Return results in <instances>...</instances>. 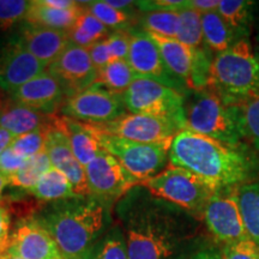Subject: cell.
I'll list each match as a JSON object with an SVG mask.
<instances>
[{
    "instance_id": "obj_1",
    "label": "cell",
    "mask_w": 259,
    "mask_h": 259,
    "mask_svg": "<svg viewBox=\"0 0 259 259\" xmlns=\"http://www.w3.org/2000/svg\"><path fill=\"white\" fill-rule=\"evenodd\" d=\"M128 259H190L198 222L189 212L135 187L118 206Z\"/></svg>"
},
{
    "instance_id": "obj_2",
    "label": "cell",
    "mask_w": 259,
    "mask_h": 259,
    "mask_svg": "<svg viewBox=\"0 0 259 259\" xmlns=\"http://www.w3.org/2000/svg\"><path fill=\"white\" fill-rule=\"evenodd\" d=\"M169 164L191 171L215 191L240 186L258 176L255 162L245 149L189 130L180 131L171 141Z\"/></svg>"
},
{
    "instance_id": "obj_3",
    "label": "cell",
    "mask_w": 259,
    "mask_h": 259,
    "mask_svg": "<svg viewBox=\"0 0 259 259\" xmlns=\"http://www.w3.org/2000/svg\"><path fill=\"white\" fill-rule=\"evenodd\" d=\"M36 219L50 232L63 259H87L95 242L109 229L108 209L94 198L57 202Z\"/></svg>"
},
{
    "instance_id": "obj_4",
    "label": "cell",
    "mask_w": 259,
    "mask_h": 259,
    "mask_svg": "<svg viewBox=\"0 0 259 259\" xmlns=\"http://www.w3.org/2000/svg\"><path fill=\"white\" fill-rule=\"evenodd\" d=\"M208 89L228 107L259 99V59L246 38L213 57Z\"/></svg>"
},
{
    "instance_id": "obj_5",
    "label": "cell",
    "mask_w": 259,
    "mask_h": 259,
    "mask_svg": "<svg viewBox=\"0 0 259 259\" xmlns=\"http://www.w3.org/2000/svg\"><path fill=\"white\" fill-rule=\"evenodd\" d=\"M185 96L186 130L231 147H241L242 135L232 107L226 106L211 90Z\"/></svg>"
},
{
    "instance_id": "obj_6",
    "label": "cell",
    "mask_w": 259,
    "mask_h": 259,
    "mask_svg": "<svg viewBox=\"0 0 259 259\" xmlns=\"http://www.w3.org/2000/svg\"><path fill=\"white\" fill-rule=\"evenodd\" d=\"M139 186L151 196L173 204L199 221H202L204 209L215 192L191 171L170 164L157 176L142 181Z\"/></svg>"
},
{
    "instance_id": "obj_7",
    "label": "cell",
    "mask_w": 259,
    "mask_h": 259,
    "mask_svg": "<svg viewBox=\"0 0 259 259\" xmlns=\"http://www.w3.org/2000/svg\"><path fill=\"white\" fill-rule=\"evenodd\" d=\"M88 127L100 147L114 156L141 183L157 176L169 163V149L173 139L161 143H139L106 134L92 125Z\"/></svg>"
},
{
    "instance_id": "obj_8",
    "label": "cell",
    "mask_w": 259,
    "mask_h": 259,
    "mask_svg": "<svg viewBox=\"0 0 259 259\" xmlns=\"http://www.w3.org/2000/svg\"><path fill=\"white\" fill-rule=\"evenodd\" d=\"M130 114H148L164 118L186 130L185 94L156 80L136 77L122 95Z\"/></svg>"
},
{
    "instance_id": "obj_9",
    "label": "cell",
    "mask_w": 259,
    "mask_h": 259,
    "mask_svg": "<svg viewBox=\"0 0 259 259\" xmlns=\"http://www.w3.org/2000/svg\"><path fill=\"white\" fill-rule=\"evenodd\" d=\"M202 221L218 244H235L250 236L239 203V186L216 190L204 209Z\"/></svg>"
},
{
    "instance_id": "obj_10",
    "label": "cell",
    "mask_w": 259,
    "mask_h": 259,
    "mask_svg": "<svg viewBox=\"0 0 259 259\" xmlns=\"http://www.w3.org/2000/svg\"><path fill=\"white\" fill-rule=\"evenodd\" d=\"M84 168L90 197L106 206L122 199L141 184L120 162L102 148L97 156Z\"/></svg>"
},
{
    "instance_id": "obj_11",
    "label": "cell",
    "mask_w": 259,
    "mask_h": 259,
    "mask_svg": "<svg viewBox=\"0 0 259 259\" xmlns=\"http://www.w3.org/2000/svg\"><path fill=\"white\" fill-rule=\"evenodd\" d=\"M125 111L122 95L108 92L96 83L67 97L61 107L65 116L89 125L113 121L125 115Z\"/></svg>"
},
{
    "instance_id": "obj_12",
    "label": "cell",
    "mask_w": 259,
    "mask_h": 259,
    "mask_svg": "<svg viewBox=\"0 0 259 259\" xmlns=\"http://www.w3.org/2000/svg\"><path fill=\"white\" fill-rule=\"evenodd\" d=\"M92 126L106 134L139 143L171 141L177 134L183 131L176 122L148 114H125L106 124Z\"/></svg>"
},
{
    "instance_id": "obj_13",
    "label": "cell",
    "mask_w": 259,
    "mask_h": 259,
    "mask_svg": "<svg viewBox=\"0 0 259 259\" xmlns=\"http://www.w3.org/2000/svg\"><path fill=\"white\" fill-rule=\"evenodd\" d=\"M130 34L131 40L126 61L136 76L156 80L185 94L184 84L168 71L161 57L160 50L150 34L145 30L130 31Z\"/></svg>"
},
{
    "instance_id": "obj_14",
    "label": "cell",
    "mask_w": 259,
    "mask_h": 259,
    "mask_svg": "<svg viewBox=\"0 0 259 259\" xmlns=\"http://www.w3.org/2000/svg\"><path fill=\"white\" fill-rule=\"evenodd\" d=\"M47 71L61 83L67 97L89 88L97 80V70L90 59L88 48L73 44L66 47Z\"/></svg>"
},
{
    "instance_id": "obj_15",
    "label": "cell",
    "mask_w": 259,
    "mask_h": 259,
    "mask_svg": "<svg viewBox=\"0 0 259 259\" xmlns=\"http://www.w3.org/2000/svg\"><path fill=\"white\" fill-rule=\"evenodd\" d=\"M6 253L22 259H63L54 239L36 218L22 219L16 225Z\"/></svg>"
},
{
    "instance_id": "obj_16",
    "label": "cell",
    "mask_w": 259,
    "mask_h": 259,
    "mask_svg": "<svg viewBox=\"0 0 259 259\" xmlns=\"http://www.w3.org/2000/svg\"><path fill=\"white\" fill-rule=\"evenodd\" d=\"M47 70L22 46L17 37L0 44V89L10 93Z\"/></svg>"
},
{
    "instance_id": "obj_17",
    "label": "cell",
    "mask_w": 259,
    "mask_h": 259,
    "mask_svg": "<svg viewBox=\"0 0 259 259\" xmlns=\"http://www.w3.org/2000/svg\"><path fill=\"white\" fill-rule=\"evenodd\" d=\"M10 99L46 115H54L67 99L61 83L46 70L9 93Z\"/></svg>"
},
{
    "instance_id": "obj_18",
    "label": "cell",
    "mask_w": 259,
    "mask_h": 259,
    "mask_svg": "<svg viewBox=\"0 0 259 259\" xmlns=\"http://www.w3.org/2000/svg\"><path fill=\"white\" fill-rule=\"evenodd\" d=\"M45 151L50 157L52 167L60 170L71 181L77 196L80 198L90 197L85 168L74 156L66 134L57 126V119L56 126L47 135Z\"/></svg>"
},
{
    "instance_id": "obj_19",
    "label": "cell",
    "mask_w": 259,
    "mask_h": 259,
    "mask_svg": "<svg viewBox=\"0 0 259 259\" xmlns=\"http://www.w3.org/2000/svg\"><path fill=\"white\" fill-rule=\"evenodd\" d=\"M18 41L31 56L48 67L71 44L66 31L38 27L24 22L17 34Z\"/></svg>"
},
{
    "instance_id": "obj_20",
    "label": "cell",
    "mask_w": 259,
    "mask_h": 259,
    "mask_svg": "<svg viewBox=\"0 0 259 259\" xmlns=\"http://www.w3.org/2000/svg\"><path fill=\"white\" fill-rule=\"evenodd\" d=\"M56 119L57 116L46 115L10 99L0 111V127L19 137L40 128L54 127Z\"/></svg>"
},
{
    "instance_id": "obj_21",
    "label": "cell",
    "mask_w": 259,
    "mask_h": 259,
    "mask_svg": "<svg viewBox=\"0 0 259 259\" xmlns=\"http://www.w3.org/2000/svg\"><path fill=\"white\" fill-rule=\"evenodd\" d=\"M57 126L66 134L74 156L83 167H87L101 150L99 142L88 125L67 116H57Z\"/></svg>"
},
{
    "instance_id": "obj_22",
    "label": "cell",
    "mask_w": 259,
    "mask_h": 259,
    "mask_svg": "<svg viewBox=\"0 0 259 259\" xmlns=\"http://www.w3.org/2000/svg\"><path fill=\"white\" fill-rule=\"evenodd\" d=\"M150 36L157 45L168 71L189 88L192 67V48L184 45L178 38L162 37L153 34H150Z\"/></svg>"
},
{
    "instance_id": "obj_23",
    "label": "cell",
    "mask_w": 259,
    "mask_h": 259,
    "mask_svg": "<svg viewBox=\"0 0 259 259\" xmlns=\"http://www.w3.org/2000/svg\"><path fill=\"white\" fill-rule=\"evenodd\" d=\"M85 3L80 2L78 9L59 10L47 5L44 0H31L24 22L54 30L67 31L83 12Z\"/></svg>"
},
{
    "instance_id": "obj_24",
    "label": "cell",
    "mask_w": 259,
    "mask_h": 259,
    "mask_svg": "<svg viewBox=\"0 0 259 259\" xmlns=\"http://www.w3.org/2000/svg\"><path fill=\"white\" fill-rule=\"evenodd\" d=\"M27 193L38 202H63L80 198L74 192L72 184L60 170L52 167Z\"/></svg>"
},
{
    "instance_id": "obj_25",
    "label": "cell",
    "mask_w": 259,
    "mask_h": 259,
    "mask_svg": "<svg viewBox=\"0 0 259 259\" xmlns=\"http://www.w3.org/2000/svg\"><path fill=\"white\" fill-rule=\"evenodd\" d=\"M239 203L247 234L259 246V174L239 186Z\"/></svg>"
},
{
    "instance_id": "obj_26",
    "label": "cell",
    "mask_w": 259,
    "mask_h": 259,
    "mask_svg": "<svg viewBox=\"0 0 259 259\" xmlns=\"http://www.w3.org/2000/svg\"><path fill=\"white\" fill-rule=\"evenodd\" d=\"M202 28L203 42L218 53L227 51L239 41L218 11L202 14Z\"/></svg>"
},
{
    "instance_id": "obj_27",
    "label": "cell",
    "mask_w": 259,
    "mask_h": 259,
    "mask_svg": "<svg viewBox=\"0 0 259 259\" xmlns=\"http://www.w3.org/2000/svg\"><path fill=\"white\" fill-rule=\"evenodd\" d=\"M66 34L71 44L83 48H89L96 42L108 37L111 32L108 28L105 27L84 8L76 23L66 31Z\"/></svg>"
},
{
    "instance_id": "obj_28",
    "label": "cell",
    "mask_w": 259,
    "mask_h": 259,
    "mask_svg": "<svg viewBox=\"0 0 259 259\" xmlns=\"http://www.w3.org/2000/svg\"><path fill=\"white\" fill-rule=\"evenodd\" d=\"M253 2L247 0H220L218 12L232 29L238 40L250 32Z\"/></svg>"
},
{
    "instance_id": "obj_29",
    "label": "cell",
    "mask_w": 259,
    "mask_h": 259,
    "mask_svg": "<svg viewBox=\"0 0 259 259\" xmlns=\"http://www.w3.org/2000/svg\"><path fill=\"white\" fill-rule=\"evenodd\" d=\"M136 77L127 61L116 59L97 71L96 84L116 95H124Z\"/></svg>"
},
{
    "instance_id": "obj_30",
    "label": "cell",
    "mask_w": 259,
    "mask_h": 259,
    "mask_svg": "<svg viewBox=\"0 0 259 259\" xmlns=\"http://www.w3.org/2000/svg\"><path fill=\"white\" fill-rule=\"evenodd\" d=\"M52 168L50 157L45 153H41L36 156L30 157L28 160L25 166L16 171L15 174L8 177L9 186L15 187V189L23 190L28 192L31 187H34L37 184V181L41 179L45 174Z\"/></svg>"
},
{
    "instance_id": "obj_31",
    "label": "cell",
    "mask_w": 259,
    "mask_h": 259,
    "mask_svg": "<svg viewBox=\"0 0 259 259\" xmlns=\"http://www.w3.org/2000/svg\"><path fill=\"white\" fill-rule=\"evenodd\" d=\"M87 259H128L124 233L120 226L109 228L95 242Z\"/></svg>"
},
{
    "instance_id": "obj_32",
    "label": "cell",
    "mask_w": 259,
    "mask_h": 259,
    "mask_svg": "<svg viewBox=\"0 0 259 259\" xmlns=\"http://www.w3.org/2000/svg\"><path fill=\"white\" fill-rule=\"evenodd\" d=\"M177 38L190 48H199L203 44L202 14L189 6L179 11V27Z\"/></svg>"
},
{
    "instance_id": "obj_33",
    "label": "cell",
    "mask_w": 259,
    "mask_h": 259,
    "mask_svg": "<svg viewBox=\"0 0 259 259\" xmlns=\"http://www.w3.org/2000/svg\"><path fill=\"white\" fill-rule=\"evenodd\" d=\"M142 25L149 34L177 38L178 27H179V11L144 12Z\"/></svg>"
},
{
    "instance_id": "obj_34",
    "label": "cell",
    "mask_w": 259,
    "mask_h": 259,
    "mask_svg": "<svg viewBox=\"0 0 259 259\" xmlns=\"http://www.w3.org/2000/svg\"><path fill=\"white\" fill-rule=\"evenodd\" d=\"M242 138L247 139L252 147L259 151V99L247 105L232 107Z\"/></svg>"
},
{
    "instance_id": "obj_35",
    "label": "cell",
    "mask_w": 259,
    "mask_h": 259,
    "mask_svg": "<svg viewBox=\"0 0 259 259\" xmlns=\"http://www.w3.org/2000/svg\"><path fill=\"white\" fill-rule=\"evenodd\" d=\"M84 8L108 29L124 30V28L128 25V12L113 8V6L107 4L106 0H103V2H87Z\"/></svg>"
},
{
    "instance_id": "obj_36",
    "label": "cell",
    "mask_w": 259,
    "mask_h": 259,
    "mask_svg": "<svg viewBox=\"0 0 259 259\" xmlns=\"http://www.w3.org/2000/svg\"><path fill=\"white\" fill-rule=\"evenodd\" d=\"M210 57L204 48H192V67H191V77L189 89L192 92H200L208 89L210 71H211Z\"/></svg>"
},
{
    "instance_id": "obj_37",
    "label": "cell",
    "mask_w": 259,
    "mask_h": 259,
    "mask_svg": "<svg viewBox=\"0 0 259 259\" xmlns=\"http://www.w3.org/2000/svg\"><path fill=\"white\" fill-rule=\"evenodd\" d=\"M52 128H40L36 130V131L29 132V134L16 137L15 141L12 142L11 148L15 151H17L18 154H21L22 156L27 158L34 157L38 154L45 153L47 135Z\"/></svg>"
},
{
    "instance_id": "obj_38",
    "label": "cell",
    "mask_w": 259,
    "mask_h": 259,
    "mask_svg": "<svg viewBox=\"0 0 259 259\" xmlns=\"http://www.w3.org/2000/svg\"><path fill=\"white\" fill-rule=\"evenodd\" d=\"M30 2L0 0V30L6 31L25 21Z\"/></svg>"
},
{
    "instance_id": "obj_39",
    "label": "cell",
    "mask_w": 259,
    "mask_h": 259,
    "mask_svg": "<svg viewBox=\"0 0 259 259\" xmlns=\"http://www.w3.org/2000/svg\"><path fill=\"white\" fill-rule=\"evenodd\" d=\"M222 259H259V246L250 238L223 246Z\"/></svg>"
},
{
    "instance_id": "obj_40",
    "label": "cell",
    "mask_w": 259,
    "mask_h": 259,
    "mask_svg": "<svg viewBox=\"0 0 259 259\" xmlns=\"http://www.w3.org/2000/svg\"><path fill=\"white\" fill-rule=\"evenodd\" d=\"M130 40H131V34L126 30H115L106 38V42L108 45L109 51H111L113 59L126 60L128 54Z\"/></svg>"
},
{
    "instance_id": "obj_41",
    "label": "cell",
    "mask_w": 259,
    "mask_h": 259,
    "mask_svg": "<svg viewBox=\"0 0 259 259\" xmlns=\"http://www.w3.org/2000/svg\"><path fill=\"white\" fill-rule=\"evenodd\" d=\"M29 158L22 156L11 147L6 149L3 154H0V174L6 178L15 174L16 171L22 169L25 166Z\"/></svg>"
},
{
    "instance_id": "obj_42",
    "label": "cell",
    "mask_w": 259,
    "mask_h": 259,
    "mask_svg": "<svg viewBox=\"0 0 259 259\" xmlns=\"http://www.w3.org/2000/svg\"><path fill=\"white\" fill-rule=\"evenodd\" d=\"M136 6L144 12L151 11H180L189 6V0H150V2H136Z\"/></svg>"
},
{
    "instance_id": "obj_43",
    "label": "cell",
    "mask_w": 259,
    "mask_h": 259,
    "mask_svg": "<svg viewBox=\"0 0 259 259\" xmlns=\"http://www.w3.org/2000/svg\"><path fill=\"white\" fill-rule=\"evenodd\" d=\"M88 52L90 59H92L94 66H95L97 71L101 70L102 67H105L106 65H108L111 61L114 60L108 48V45L106 42V38L90 46L88 48Z\"/></svg>"
},
{
    "instance_id": "obj_44",
    "label": "cell",
    "mask_w": 259,
    "mask_h": 259,
    "mask_svg": "<svg viewBox=\"0 0 259 259\" xmlns=\"http://www.w3.org/2000/svg\"><path fill=\"white\" fill-rule=\"evenodd\" d=\"M10 228H11V213L10 208L4 202H0V252L5 253L10 241Z\"/></svg>"
},
{
    "instance_id": "obj_45",
    "label": "cell",
    "mask_w": 259,
    "mask_h": 259,
    "mask_svg": "<svg viewBox=\"0 0 259 259\" xmlns=\"http://www.w3.org/2000/svg\"><path fill=\"white\" fill-rule=\"evenodd\" d=\"M220 0H190V6L199 14L218 11Z\"/></svg>"
},
{
    "instance_id": "obj_46",
    "label": "cell",
    "mask_w": 259,
    "mask_h": 259,
    "mask_svg": "<svg viewBox=\"0 0 259 259\" xmlns=\"http://www.w3.org/2000/svg\"><path fill=\"white\" fill-rule=\"evenodd\" d=\"M16 139V136H14L8 130L0 127V154H3L6 149L11 147L12 142Z\"/></svg>"
},
{
    "instance_id": "obj_47",
    "label": "cell",
    "mask_w": 259,
    "mask_h": 259,
    "mask_svg": "<svg viewBox=\"0 0 259 259\" xmlns=\"http://www.w3.org/2000/svg\"><path fill=\"white\" fill-rule=\"evenodd\" d=\"M190 259H222V255L221 251L216 250V248H204V250L197 252Z\"/></svg>"
},
{
    "instance_id": "obj_48",
    "label": "cell",
    "mask_w": 259,
    "mask_h": 259,
    "mask_svg": "<svg viewBox=\"0 0 259 259\" xmlns=\"http://www.w3.org/2000/svg\"><path fill=\"white\" fill-rule=\"evenodd\" d=\"M106 3L108 5L113 6V8L118 9V10H121V11H126V9H130L132 8V6H135L136 2H130V0H106Z\"/></svg>"
},
{
    "instance_id": "obj_49",
    "label": "cell",
    "mask_w": 259,
    "mask_h": 259,
    "mask_svg": "<svg viewBox=\"0 0 259 259\" xmlns=\"http://www.w3.org/2000/svg\"><path fill=\"white\" fill-rule=\"evenodd\" d=\"M6 186H9L8 178L3 176V174H0V202H2V198H3V191L5 190Z\"/></svg>"
},
{
    "instance_id": "obj_50",
    "label": "cell",
    "mask_w": 259,
    "mask_h": 259,
    "mask_svg": "<svg viewBox=\"0 0 259 259\" xmlns=\"http://www.w3.org/2000/svg\"><path fill=\"white\" fill-rule=\"evenodd\" d=\"M5 103H6V100H5V97H4V92H3V90L0 89V111H2L3 107L5 106Z\"/></svg>"
},
{
    "instance_id": "obj_51",
    "label": "cell",
    "mask_w": 259,
    "mask_h": 259,
    "mask_svg": "<svg viewBox=\"0 0 259 259\" xmlns=\"http://www.w3.org/2000/svg\"><path fill=\"white\" fill-rule=\"evenodd\" d=\"M0 259H22V258H19V257H15V255H11V254L6 253V252H5L4 254L0 255Z\"/></svg>"
},
{
    "instance_id": "obj_52",
    "label": "cell",
    "mask_w": 259,
    "mask_h": 259,
    "mask_svg": "<svg viewBox=\"0 0 259 259\" xmlns=\"http://www.w3.org/2000/svg\"><path fill=\"white\" fill-rule=\"evenodd\" d=\"M2 254H4V253H2V252H0V255H2Z\"/></svg>"
}]
</instances>
